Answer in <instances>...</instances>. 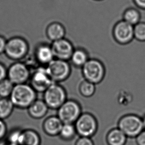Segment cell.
<instances>
[{"instance_id": "cell-1", "label": "cell", "mask_w": 145, "mask_h": 145, "mask_svg": "<svg viewBox=\"0 0 145 145\" xmlns=\"http://www.w3.org/2000/svg\"><path fill=\"white\" fill-rule=\"evenodd\" d=\"M36 92L30 84H16L14 85L10 99L14 106L28 108L37 100Z\"/></svg>"}, {"instance_id": "cell-2", "label": "cell", "mask_w": 145, "mask_h": 145, "mask_svg": "<svg viewBox=\"0 0 145 145\" xmlns=\"http://www.w3.org/2000/svg\"><path fill=\"white\" fill-rule=\"evenodd\" d=\"M118 128L129 138L137 137L144 130L142 118L133 114L123 116L118 121Z\"/></svg>"}, {"instance_id": "cell-3", "label": "cell", "mask_w": 145, "mask_h": 145, "mask_svg": "<svg viewBox=\"0 0 145 145\" xmlns=\"http://www.w3.org/2000/svg\"><path fill=\"white\" fill-rule=\"evenodd\" d=\"M82 72L85 80L96 84L103 80L106 69L103 63L99 60L90 58L82 67Z\"/></svg>"}, {"instance_id": "cell-4", "label": "cell", "mask_w": 145, "mask_h": 145, "mask_svg": "<svg viewBox=\"0 0 145 145\" xmlns=\"http://www.w3.org/2000/svg\"><path fill=\"white\" fill-rule=\"evenodd\" d=\"M29 46L27 40L22 37H12L7 42L5 53L14 60H20L28 53Z\"/></svg>"}, {"instance_id": "cell-5", "label": "cell", "mask_w": 145, "mask_h": 145, "mask_svg": "<svg viewBox=\"0 0 145 145\" xmlns=\"http://www.w3.org/2000/svg\"><path fill=\"white\" fill-rule=\"evenodd\" d=\"M67 100V92L57 83H53L44 92V101L49 108L58 109Z\"/></svg>"}, {"instance_id": "cell-6", "label": "cell", "mask_w": 145, "mask_h": 145, "mask_svg": "<svg viewBox=\"0 0 145 145\" xmlns=\"http://www.w3.org/2000/svg\"><path fill=\"white\" fill-rule=\"evenodd\" d=\"M45 67L49 76L55 83L66 80L71 74V66L68 61L55 58Z\"/></svg>"}, {"instance_id": "cell-7", "label": "cell", "mask_w": 145, "mask_h": 145, "mask_svg": "<svg viewBox=\"0 0 145 145\" xmlns=\"http://www.w3.org/2000/svg\"><path fill=\"white\" fill-rule=\"evenodd\" d=\"M74 125L77 134L83 137H92L98 130V122L96 118L89 113L81 114L75 122Z\"/></svg>"}, {"instance_id": "cell-8", "label": "cell", "mask_w": 145, "mask_h": 145, "mask_svg": "<svg viewBox=\"0 0 145 145\" xmlns=\"http://www.w3.org/2000/svg\"><path fill=\"white\" fill-rule=\"evenodd\" d=\"M81 114L80 104L72 100H66L57 109V116L63 124H74Z\"/></svg>"}, {"instance_id": "cell-9", "label": "cell", "mask_w": 145, "mask_h": 145, "mask_svg": "<svg viewBox=\"0 0 145 145\" xmlns=\"http://www.w3.org/2000/svg\"><path fill=\"white\" fill-rule=\"evenodd\" d=\"M31 76L30 70L25 63L16 62L7 70V78L14 84H25Z\"/></svg>"}, {"instance_id": "cell-10", "label": "cell", "mask_w": 145, "mask_h": 145, "mask_svg": "<svg viewBox=\"0 0 145 145\" xmlns=\"http://www.w3.org/2000/svg\"><path fill=\"white\" fill-rule=\"evenodd\" d=\"M112 36L115 41L120 45L131 42L134 37V26L121 20L117 22L112 29Z\"/></svg>"}, {"instance_id": "cell-11", "label": "cell", "mask_w": 145, "mask_h": 145, "mask_svg": "<svg viewBox=\"0 0 145 145\" xmlns=\"http://www.w3.org/2000/svg\"><path fill=\"white\" fill-rule=\"evenodd\" d=\"M30 86L36 92H44L53 82L49 76L46 67H38L30 76Z\"/></svg>"}, {"instance_id": "cell-12", "label": "cell", "mask_w": 145, "mask_h": 145, "mask_svg": "<svg viewBox=\"0 0 145 145\" xmlns=\"http://www.w3.org/2000/svg\"><path fill=\"white\" fill-rule=\"evenodd\" d=\"M51 46L55 58L67 61L70 60L75 49L72 43L66 38L52 42Z\"/></svg>"}, {"instance_id": "cell-13", "label": "cell", "mask_w": 145, "mask_h": 145, "mask_svg": "<svg viewBox=\"0 0 145 145\" xmlns=\"http://www.w3.org/2000/svg\"><path fill=\"white\" fill-rule=\"evenodd\" d=\"M36 61L40 65L47 66L55 59L51 44L41 43L36 46L34 52Z\"/></svg>"}, {"instance_id": "cell-14", "label": "cell", "mask_w": 145, "mask_h": 145, "mask_svg": "<svg viewBox=\"0 0 145 145\" xmlns=\"http://www.w3.org/2000/svg\"><path fill=\"white\" fill-rule=\"evenodd\" d=\"M46 34L48 39L53 42L65 38L66 30L65 26L60 22H52L47 26Z\"/></svg>"}, {"instance_id": "cell-15", "label": "cell", "mask_w": 145, "mask_h": 145, "mask_svg": "<svg viewBox=\"0 0 145 145\" xmlns=\"http://www.w3.org/2000/svg\"><path fill=\"white\" fill-rule=\"evenodd\" d=\"M63 123L57 116L47 118L43 124L44 131L47 135L55 136L59 134Z\"/></svg>"}, {"instance_id": "cell-16", "label": "cell", "mask_w": 145, "mask_h": 145, "mask_svg": "<svg viewBox=\"0 0 145 145\" xmlns=\"http://www.w3.org/2000/svg\"><path fill=\"white\" fill-rule=\"evenodd\" d=\"M30 116L34 119H41L47 113L49 107L44 100H36L27 108Z\"/></svg>"}, {"instance_id": "cell-17", "label": "cell", "mask_w": 145, "mask_h": 145, "mask_svg": "<svg viewBox=\"0 0 145 145\" xmlns=\"http://www.w3.org/2000/svg\"><path fill=\"white\" fill-rule=\"evenodd\" d=\"M89 59L88 51L83 48L78 47L75 48L69 61L75 67L82 68Z\"/></svg>"}, {"instance_id": "cell-18", "label": "cell", "mask_w": 145, "mask_h": 145, "mask_svg": "<svg viewBox=\"0 0 145 145\" xmlns=\"http://www.w3.org/2000/svg\"><path fill=\"white\" fill-rule=\"evenodd\" d=\"M41 138L33 130L22 131L20 138L19 145H40Z\"/></svg>"}, {"instance_id": "cell-19", "label": "cell", "mask_w": 145, "mask_h": 145, "mask_svg": "<svg viewBox=\"0 0 145 145\" xmlns=\"http://www.w3.org/2000/svg\"><path fill=\"white\" fill-rule=\"evenodd\" d=\"M127 137L118 128H114L108 132L106 142L108 145H125Z\"/></svg>"}, {"instance_id": "cell-20", "label": "cell", "mask_w": 145, "mask_h": 145, "mask_svg": "<svg viewBox=\"0 0 145 145\" xmlns=\"http://www.w3.org/2000/svg\"><path fill=\"white\" fill-rule=\"evenodd\" d=\"M122 18V20L132 26H134L141 22V14L137 9L130 7L124 11Z\"/></svg>"}, {"instance_id": "cell-21", "label": "cell", "mask_w": 145, "mask_h": 145, "mask_svg": "<svg viewBox=\"0 0 145 145\" xmlns=\"http://www.w3.org/2000/svg\"><path fill=\"white\" fill-rule=\"evenodd\" d=\"M14 107L10 98H0V119L8 117L12 113Z\"/></svg>"}, {"instance_id": "cell-22", "label": "cell", "mask_w": 145, "mask_h": 145, "mask_svg": "<svg viewBox=\"0 0 145 145\" xmlns=\"http://www.w3.org/2000/svg\"><path fill=\"white\" fill-rule=\"evenodd\" d=\"M96 84L87 80H83L81 82L79 90L82 96L85 98H90L93 96L96 91Z\"/></svg>"}, {"instance_id": "cell-23", "label": "cell", "mask_w": 145, "mask_h": 145, "mask_svg": "<svg viewBox=\"0 0 145 145\" xmlns=\"http://www.w3.org/2000/svg\"><path fill=\"white\" fill-rule=\"evenodd\" d=\"M76 130L74 124H63L59 135L67 141L72 139L76 135Z\"/></svg>"}, {"instance_id": "cell-24", "label": "cell", "mask_w": 145, "mask_h": 145, "mask_svg": "<svg viewBox=\"0 0 145 145\" xmlns=\"http://www.w3.org/2000/svg\"><path fill=\"white\" fill-rule=\"evenodd\" d=\"M14 85L7 78L0 82V98H8L12 94Z\"/></svg>"}, {"instance_id": "cell-25", "label": "cell", "mask_w": 145, "mask_h": 145, "mask_svg": "<svg viewBox=\"0 0 145 145\" xmlns=\"http://www.w3.org/2000/svg\"><path fill=\"white\" fill-rule=\"evenodd\" d=\"M134 37L140 42H145V22H140L134 26Z\"/></svg>"}, {"instance_id": "cell-26", "label": "cell", "mask_w": 145, "mask_h": 145, "mask_svg": "<svg viewBox=\"0 0 145 145\" xmlns=\"http://www.w3.org/2000/svg\"><path fill=\"white\" fill-rule=\"evenodd\" d=\"M22 131L16 130L12 131L8 138V143L12 145H19Z\"/></svg>"}, {"instance_id": "cell-27", "label": "cell", "mask_w": 145, "mask_h": 145, "mask_svg": "<svg viewBox=\"0 0 145 145\" xmlns=\"http://www.w3.org/2000/svg\"><path fill=\"white\" fill-rule=\"evenodd\" d=\"M75 145H94L91 138L80 137L77 140Z\"/></svg>"}, {"instance_id": "cell-28", "label": "cell", "mask_w": 145, "mask_h": 145, "mask_svg": "<svg viewBox=\"0 0 145 145\" xmlns=\"http://www.w3.org/2000/svg\"><path fill=\"white\" fill-rule=\"evenodd\" d=\"M7 128L3 120L0 119V140L3 139L7 135Z\"/></svg>"}, {"instance_id": "cell-29", "label": "cell", "mask_w": 145, "mask_h": 145, "mask_svg": "<svg viewBox=\"0 0 145 145\" xmlns=\"http://www.w3.org/2000/svg\"><path fill=\"white\" fill-rule=\"evenodd\" d=\"M136 141L138 145H145V129L136 138Z\"/></svg>"}, {"instance_id": "cell-30", "label": "cell", "mask_w": 145, "mask_h": 145, "mask_svg": "<svg viewBox=\"0 0 145 145\" xmlns=\"http://www.w3.org/2000/svg\"><path fill=\"white\" fill-rule=\"evenodd\" d=\"M7 70L6 67L0 63V82L7 78Z\"/></svg>"}, {"instance_id": "cell-31", "label": "cell", "mask_w": 145, "mask_h": 145, "mask_svg": "<svg viewBox=\"0 0 145 145\" xmlns=\"http://www.w3.org/2000/svg\"><path fill=\"white\" fill-rule=\"evenodd\" d=\"M7 42L4 37L0 36V54L5 53Z\"/></svg>"}, {"instance_id": "cell-32", "label": "cell", "mask_w": 145, "mask_h": 145, "mask_svg": "<svg viewBox=\"0 0 145 145\" xmlns=\"http://www.w3.org/2000/svg\"><path fill=\"white\" fill-rule=\"evenodd\" d=\"M133 1L138 8L145 10V0H133Z\"/></svg>"}, {"instance_id": "cell-33", "label": "cell", "mask_w": 145, "mask_h": 145, "mask_svg": "<svg viewBox=\"0 0 145 145\" xmlns=\"http://www.w3.org/2000/svg\"><path fill=\"white\" fill-rule=\"evenodd\" d=\"M143 119V122L144 127V129L145 130V116L142 119Z\"/></svg>"}, {"instance_id": "cell-34", "label": "cell", "mask_w": 145, "mask_h": 145, "mask_svg": "<svg viewBox=\"0 0 145 145\" xmlns=\"http://www.w3.org/2000/svg\"><path fill=\"white\" fill-rule=\"evenodd\" d=\"M0 145H12L8 143H0Z\"/></svg>"}, {"instance_id": "cell-35", "label": "cell", "mask_w": 145, "mask_h": 145, "mask_svg": "<svg viewBox=\"0 0 145 145\" xmlns=\"http://www.w3.org/2000/svg\"><path fill=\"white\" fill-rule=\"evenodd\" d=\"M95 1H102V0H95Z\"/></svg>"}]
</instances>
